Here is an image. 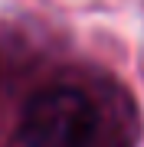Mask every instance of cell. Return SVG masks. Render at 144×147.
<instances>
[{
  "mask_svg": "<svg viewBox=\"0 0 144 147\" xmlns=\"http://www.w3.org/2000/svg\"><path fill=\"white\" fill-rule=\"evenodd\" d=\"M101 131L95 98L75 82L43 85L23 101L16 137L23 147H92Z\"/></svg>",
  "mask_w": 144,
  "mask_h": 147,
  "instance_id": "6da1fadb",
  "label": "cell"
}]
</instances>
